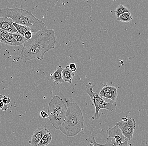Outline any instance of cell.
Wrapping results in <instances>:
<instances>
[{"mask_svg": "<svg viewBox=\"0 0 148 146\" xmlns=\"http://www.w3.org/2000/svg\"><path fill=\"white\" fill-rule=\"evenodd\" d=\"M56 42L54 30L48 29L45 27L33 34L30 39L25 41L18 57V61L26 63L35 58L43 60L44 55L55 47Z\"/></svg>", "mask_w": 148, "mask_h": 146, "instance_id": "obj_1", "label": "cell"}, {"mask_svg": "<svg viewBox=\"0 0 148 146\" xmlns=\"http://www.w3.org/2000/svg\"><path fill=\"white\" fill-rule=\"evenodd\" d=\"M67 111L60 130L68 137H73L84 130V120L83 112L75 102H67Z\"/></svg>", "mask_w": 148, "mask_h": 146, "instance_id": "obj_2", "label": "cell"}, {"mask_svg": "<svg viewBox=\"0 0 148 146\" xmlns=\"http://www.w3.org/2000/svg\"><path fill=\"white\" fill-rule=\"evenodd\" d=\"M6 17L12 19L14 23L26 26L32 33H36L46 27L45 23L35 17L31 12L18 8L0 9V17Z\"/></svg>", "mask_w": 148, "mask_h": 146, "instance_id": "obj_3", "label": "cell"}, {"mask_svg": "<svg viewBox=\"0 0 148 146\" xmlns=\"http://www.w3.org/2000/svg\"><path fill=\"white\" fill-rule=\"evenodd\" d=\"M66 111L67 107L62 99L58 95H54L49 102L47 113L50 123L55 129L60 130Z\"/></svg>", "mask_w": 148, "mask_h": 146, "instance_id": "obj_4", "label": "cell"}, {"mask_svg": "<svg viewBox=\"0 0 148 146\" xmlns=\"http://www.w3.org/2000/svg\"><path fill=\"white\" fill-rule=\"evenodd\" d=\"M94 87L95 84H92L91 83L87 82L85 84L86 92L88 95L95 107V111L92 117V119L96 120L100 117L99 112L101 110L105 109L110 112H112L115 110L117 104L113 101L106 102L97 93L93 91Z\"/></svg>", "mask_w": 148, "mask_h": 146, "instance_id": "obj_5", "label": "cell"}, {"mask_svg": "<svg viewBox=\"0 0 148 146\" xmlns=\"http://www.w3.org/2000/svg\"><path fill=\"white\" fill-rule=\"evenodd\" d=\"M116 124L118 125L125 138L129 141L133 138L136 122L135 120L132 118L129 114L122 118V120L116 122Z\"/></svg>", "mask_w": 148, "mask_h": 146, "instance_id": "obj_6", "label": "cell"}, {"mask_svg": "<svg viewBox=\"0 0 148 146\" xmlns=\"http://www.w3.org/2000/svg\"><path fill=\"white\" fill-rule=\"evenodd\" d=\"M108 137L118 143L124 142L127 139L124 136L118 125L116 124L114 127H110L107 130Z\"/></svg>", "mask_w": 148, "mask_h": 146, "instance_id": "obj_7", "label": "cell"}, {"mask_svg": "<svg viewBox=\"0 0 148 146\" xmlns=\"http://www.w3.org/2000/svg\"><path fill=\"white\" fill-rule=\"evenodd\" d=\"M128 139H126L123 143H118L113 141L110 138L107 137L106 143L104 144H101L97 143L94 137L91 136L88 139L90 146H128Z\"/></svg>", "mask_w": 148, "mask_h": 146, "instance_id": "obj_8", "label": "cell"}, {"mask_svg": "<svg viewBox=\"0 0 148 146\" xmlns=\"http://www.w3.org/2000/svg\"><path fill=\"white\" fill-rule=\"evenodd\" d=\"M12 19L6 17H0V28L11 33H16L17 30L13 25Z\"/></svg>", "mask_w": 148, "mask_h": 146, "instance_id": "obj_9", "label": "cell"}, {"mask_svg": "<svg viewBox=\"0 0 148 146\" xmlns=\"http://www.w3.org/2000/svg\"><path fill=\"white\" fill-rule=\"evenodd\" d=\"M49 131L46 128H38L33 133L31 139L29 141V145L32 146H37L42 138L46 133Z\"/></svg>", "mask_w": 148, "mask_h": 146, "instance_id": "obj_10", "label": "cell"}, {"mask_svg": "<svg viewBox=\"0 0 148 146\" xmlns=\"http://www.w3.org/2000/svg\"><path fill=\"white\" fill-rule=\"evenodd\" d=\"M62 69L61 66H59L56 69L54 72L50 75L51 79L57 84L64 82L62 76Z\"/></svg>", "mask_w": 148, "mask_h": 146, "instance_id": "obj_11", "label": "cell"}, {"mask_svg": "<svg viewBox=\"0 0 148 146\" xmlns=\"http://www.w3.org/2000/svg\"><path fill=\"white\" fill-rule=\"evenodd\" d=\"M75 76V73L70 70L69 66H66L64 69H63L62 76L64 82H67L69 84L72 83V80Z\"/></svg>", "mask_w": 148, "mask_h": 146, "instance_id": "obj_12", "label": "cell"}, {"mask_svg": "<svg viewBox=\"0 0 148 146\" xmlns=\"http://www.w3.org/2000/svg\"><path fill=\"white\" fill-rule=\"evenodd\" d=\"M52 136L49 131L46 133L42 138L37 146H47L50 144Z\"/></svg>", "mask_w": 148, "mask_h": 146, "instance_id": "obj_13", "label": "cell"}, {"mask_svg": "<svg viewBox=\"0 0 148 146\" xmlns=\"http://www.w3.org/2000/svg\"><path fill=\"white\" fill-rule=\"evenodd\" d=\"M117 95H118V92L116 88L112 91L107 93L104 94L100 96L105 99H109V100H112V101H115L116 99L117 98Z\"/></svg>", "mask_w": 148, "mask_h": 146, "instance_id": "obj_14", "label": "cell"}, {"mask_svg": "<svg viewBox=\"0 0 148 146\" xmlns=\"http://www.w3.org/2000/svg\"><path fill=\"white\" fill-rule=\"evenodd\" d=\"M13 25L14 26L15 28L17 30L18 33L24 37V34L27 31H30V29L26 26H23V25H20V24H17L15 23H13Z\"/></svg>", "mask_w": 148, "mask_h": 146, "instance_id": "obj_15", "label": "cell"}, {"mask_svg": "<svg viewBox=\"0 0 148 146\" xmlns=\"http://www.w3.org/2000/svg\"><path fill=\"white\" fill-rule=\"evenodd\" d=\"M126 12H130V10L123 4L119 5L114 11V14L116 17V19L119 18L120 15Z\"/></svg>", "mask_w": 148, "mask_h": 146, "instance_id": "obj_16", "label": "cell"}, {"mask_svg": "<svg viewBox=\"0 0 148 146\" xmlns=\"http://www.w3.org/2000/svg\"><path fill=\"white\" fill-rule=\"evenodd\" d=\"M133 17L130 12L124 13L120 15L119 18L117 19V20L123 23H129L133 19Z\"/></svg>", "mask_w": 148, "mask_h": 146, "instance_id": "obj_17", "label": "cell"}, {"mask_svg": "<svg viewBox=\"0 0 148 146\" xmlns=\"http://www.w3.org/2000/svg\"><path fill=\"white\" fill-rule=\"evenodd\" d=\"M3 43L10 46H20L19 44L14 39L12 33H8L7 37Z\"/></svg>", "mask_w": 148, "mask_h": 146, "instance_id": "obj_18", "label": "cell"}, {"mask_svg": "<svg viewBox=\"0 0 148 146\" xmlns=\"http://www.w3.org/2000/svg\"><path fill=\"white\" fill-rule=\"evenodd\" d=\"M12 35L14 39L19 44L20 46L23 47V44H24V43L26 41L24 37L20 35L18 33H12Z\"/></svg>", "mask_w": 148, "mask_h": 146, "instance_id": "obj_19", "label": "cell"}, {"mask_svg": "<svg viewBox=\"0 0 148 146\" xmlns=\"http://www.w3.org/2000/svg\"><path fill=\"white\" fill-rule=\"evenodd\" d=\"M116 87L114 86H110V85H106L103 87L101 90L99 92V96L104 94L107 93L109 92L112 91L113 90L116 89Z\"/></svg>", "mask_w": 148, "mask_h": 146, "instance_id": "obj_20", "label": "cell"}, {"mask_svg": "<svg viewBox=\"0 0 148 146\" xmlns=\"http://www.w3.org/2000/svg\"><path fill=\"white\" fill-rule=\"evenodd\" d=\"M32 35H33V34L31 31H27L24 34V37L26 40H29L32 38Z\"/></svg>", "mask_w": 148, "mask_h": 146, "instance_id": "obj_21", "label": "cell"}, {"mask_svg": "<svg viewBox=\"0 0 148 146\" xmlns=\"http://www.w3.org/2000/svg\"><path fill=\"white\" fill-rule=\"evenodd\" d=\"M40 116L43 119H46L48 118L49 115L48 113L44 110H42L40 112Z\"/></svg>", "mask_w": 148, "mask_h": 146, "instance_id": "obj_22", "label": "cell"}, {"mask_svg": "<svg viewBox=\"0 0 148 146\" xmlns=\"http://www.w3.org/2000/svg\"><path fill=\"white\" fill-rule=\"evenodd\" d=\"M69 68L70 69V70L73 72H75L77 70V66L76 64L74 63H72L69 64Z\"/></svg>", "mask_w": 148, "mask_h": 146, "instance_id": "obj_23", "label": "cell"}, {"mask_svg": "<svg viewBox=\"0 0 148 146\" xmlns=\"http://www.w3.org/2000/svg\"><path fill=\"white\" fill-rule=\"evenodd\" d=\"M2 102L5 104H7L10 103V102H11V100L9 97L4 96L3 97Z\"/></svg>", "mask_w": 148, "mask_h": 146, "instance_id": "obj_24", "label": "cell"}, {"mask_svg": "<svg viewBox=\"0 0 148 146\" xmlns=\"http://www.w3.org/2000/svg\"><path fill=\"white\" fill-rule=\"evenodd\" d=\"M8 109H9V107H8L7 104H4V106H3V107L1 109L3 111H6Z\"/></svg>", "mask_w": 148, "mask_h": 146, "instance_id": "obj_25", "label": "cell"}, {"mask_svg": "<svg viewBox=\"0 0 148 146\" xmlns=\"http://www.w3.org/2000/svg\"><path fill=\"white\" fill-rule=\"evenodd\" d=\"M5 104H3V102H0V109H2L4 106Z\"/></svg>", "mask_w": 148, "mask_h": 146, "instance_id": "obj_26", "label": "cell"}, {"mask_svg": "<svg viewBox=\"0 0 148 146\" xmlns=\"http://www.w3.org/2000/svg\"><path fill=\"white\" fill-rule=\"evenodd\" d=\"M3 96L2 95H0V102H2L3 98Z\"/></svg>", "mask_w": 148, "mask_h": 146, "instance_id": "obj_27", "label": "cell"}, {"mask_svg": "<svg viewBox=\"0 0 148 146\" xmlns=\"http://www.w3.org/2000/svg\"><path fill=\"white\" fill-rule=\"evenodd\" d=\"M3 30L2 29H1L0 28V36L1 35L2 33L3 32Z\"/></svg>", "mask_w": 148, "mask_h": 146, "instance_id": "obj_28", "label": "cell"}, {"mask_svg": "<svg viewBox=\"0 0 148 146\" xmlns=\"http://www.w3.org/2000/svg\"><path fill=\"white\" fill-rule=\"evenodd\" d=\"M1 37H0V42H1Z\"/></svg>", "mask_w": 148, "mask_h": 146, "instance_id": "obj_29", "label": "cell"}]
</instances>
